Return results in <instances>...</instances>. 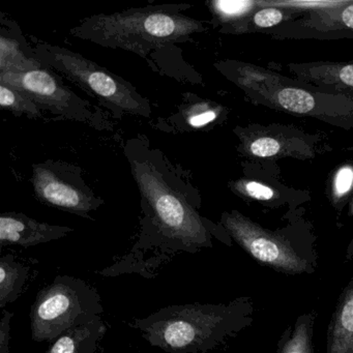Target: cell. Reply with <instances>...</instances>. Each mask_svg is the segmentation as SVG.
Returning <instances> with one entry per match:
<instances>
[{"label": "cell", "mask_w": 353, "mask_h": 353, "mask_svg": "<svg viewBox=\"0 0 353 353\" xmlns=\"http://www.w3.org/2000/svg\"><path fill=\"white\" fill-rule=\"evenodd\" d=\"M185 6L130 9L111 15H94L71 30L72 36L101 46L145 57L170 43H181L203 32L202 22L181 13Z\"/></svg>", "instance_id": "cell-2"}, {"label": "cell", "mask_w": 353, "mask_h": 353, "mask_svg": "<svg viewBox=\"0 0 353 353\" xmlns=\"http://www.w3.org/2000/svg\"><path fill=\"white\" fill-rule=\"evenodd\" d=\"M71 227L41 223L18 212H5L0 216V243L34 247L57 241L73 232Z\"/></svg>", "instance_id": "cell-10"}, {"label": "cell", "mask_w": 353, "mask_h": 353, "mask_svg": "<svg viewBox=\"0 0 353 353\" xmlns=\"http://www.w3.org/2000/svg\"><path fill=\"white\" fill-rule=\"evenodd\" d=\"M260 3L250 0H214L210 1V11L214 17L224 24L233 26L241 23L255 10Z\"/></svg>", "instance_id": "cell-18"}, {"label": "cell", "mask_w": 353, "mask_h": 353, "mask_svg": "<svg viewBox=\"0 0 353 353\" xmlns=\"http://www.w3.org/2000/svg\"><path fill=\"white\" fill-rule=\"evenodd\" d=\"M216 68L254 102L292 114L317 117L334 125L353 127V94L303 88L256 65L220 63Z\"/></svg>", "instance_id": "cell-3"}, {"label": "cell", "mask_w": 353, "mask_h": 353, "mask_svg": "<svg viewBox=\"0 0 353 353\" xmlns=\"http://www.w3.org/2000/svg\"><path fill=\"white\" fill-rule=\"evenodd\" d=\"M0 82L28 97L40 108L75 121L92 119L90 104L65 88L46 67L0 74Z\"/></svg>", "instance_id": "cell-9"}, {"label": "cell", "mask_w": 353, "mask_h": 353, "mask_svg": "<svg viewBox=\"0 0 353 353\" xmlns=\"http://www.w3.org/2000/svg\"><path fill=\"white\" fill-rule=\"evenodd\" d=\"M132 171L142 198L150 206L152 222L158 230V245H164L166 252L192 254L212 248V237L231 245L232 239L228 232H220L200 216L152 165L133 161Z\"/></svg>", "instance_id": "cell-4"}, {"label": "cell", "mask_w": 353, "mask_h": 353, "mask_svg": "<svg viewBox=\"0 0 353 353\" xmlns=\"http://www.w3.org/2000/svg\"><path fill=\"white\" fill-rule=\"evenodd\" d=\"M30 268L12 255L0 258V307L5 310L21 294Z\"/></svg>", "instance_id": "cell-16"}, {"label": "cell", "mask_w": 353, "mask_h": 353, "mask_svg": "<svg viewBox=\"0 0 353 353\" xmlns=\"http://www.w3.org/2000/svg\"><path fill=\"white\" fill-rule=\"evenodd\" d=\"M34 57H28L17 39L9 38L5 34L0 38V74L17 73L41 67Z\"/></svg>", "instance_id": "cell-17"}, {"label": "cell", "mask_w": 353, "mask_h": 353, "mask_svg": "<svg viewBox=\"0 0 353 353\" xmlns=\"http://www.w3.org/2000/svg\"><path fill=\"white\" fill-rule=\"evenodd\" d=\"M317 312L301 314L281 336L276 353H314V324Z\"/></svg>", "instance_id": "cell-15"}, {"label": "cell", "mask_w": 353, "mask_h": 353, "mask_svg": "<svg viewBox=\"0 0 353 353\" xmlns=\"http://www.w3.org/2000/svg\"><path fill=\"white\" fill-rule=\"evenodd\" d=\"M220 109L210 102H197L185 111V119L188 125L194 129H200L212 123L218 117Z\"/></svg>", "instance_id": "cell-23"}, {"label": "cell", "mask_w": 353, "mask_h": 353, "mask_svg": "<svg viewBox=\"0 0 353 353\" xmlns=\"http://www.w3.org/2000/svg\"><path fill=\"white\" fill-rule=\"evenodd\" d=\"M253 314L251 297L241 296L229 303L169 305L130 325L165 352L206 353L251 325Z\"/></svg>", "instance_id": "cell-1"}, {"label": "cell", "mask_w": 353, "mask_h": 353, "mask_svg": "<svg viewBox=\"0 0 353 353\" xmlns=\"http://www.w3.org/2000/svg\"><path fill=\"white\" fill-rule=\"evenodd\" d=\"M353 188V165L339 167L334 174L330 187V199L336 208L342 205Z\"/></svg>", "instance_id": "cell-20"}, {"label": "cell", "mask_w": 353, "mask_h": 353, "mask_svg": "<svg viewBox=\"0 0 353 353\" xmlns=\"http://www.w3.org/2000/svg\"><path fill=\"white\" fill-rule=\"evenodd\" d=\"M102 299L85 281L71 276H57L39 291L30 312L32 340L53 342L76 326L101 317Z\"/></svg>", "instance_id": "cell-6"}, {"label": "cell", "mask_w": 353, "mask_h": 353, "mask_svg": "<svg viewBox=\"0 0 353 353\" xmlns=\"http://www.w3.org/2000/svg\"><path fill=\"white\" fill-rule=\"evenodd\" d=\"M338 3V5H339ZM336 5V6H338ZM330 8V12H321L323 15H327V17L319 15L320 22L327 21V26H325V30H321L320 32H330L334 30L338 32L340 28L344 30H352L353 32V1L352 3H343V8ZM317 14V13H315Z\"/></svg>", "instance_id": "cell-21"}, {"label": "cell", "mask_w": 353, "mask_h": 353, "mask_svg": "<svg viewBox=\"0 0 353 353\" xmlns=\"http://www.w3.org/2000/svg\"><path fill=\"white\" fill-rule=\"evenodd\" d=\"M30 52L44 67L61 72L111 108L138 117L152 113L150 103L132 84L78 53L47 43H36Z\"/></svg>", "instance_id": "cell-7"}, {"label": "cell", "mask_w": 353, "mask_h": 353, "mask_svg": "<svg viewBox=\"0 0 353 353\" xmlns=\"http://www.w3.org/2000/svg\"><path fill=\"white\" fill-rule=\"evenodd\" d=\"M32 185L39 201L83 218L90 219V212L103 204L69 166L50 161L32 166Z\"/></svg>", "instance_id": "cell-8"}, {"label": "cell", "mask_w": 353, "mask_h": 353, "mask_svg": "<svg viewBox=\"0 0 353 353\" xmlns=\"http://www.w3.org/2000/svg\"><path fill=\"white\" fill-rule=\"evenodd\" d=\"M14 314L3 310L0 321V353H9L11 340V321Z\"/></svg>", "instance_id": "cell-25"}, {"label": "cell", "mask_w": 353, "mask_h": 353, "mask_svg": "<svg viewBox=\"0 0 353 353\" xmlns=\"http://www.w3.org/2000/svg\"><path fill=\"white\" fill-rule=\"evenodd\" d=\"M349 216H353V196L352 199H351L350 206H349ZM353 259V237L351 239L350 243H349L348 248H347L346 251V261L349 262Z\"/></svg>", "instance_id": "cell-26"}, {"label": "cell", "mask_w": 353, "mask_h": 353, "mask_svg": "<svg viewBox=\"0 0 353 353\" xmlns=\"http://www.w3.org/2000/svg\"><path fill=\"white\" fill-rule=\"evenodd\" d=\"M299 81L314 86H334L353 92V63H311L289 65Z\"/></svg>", "instance_id": "cell-12"}, {"label": "cell", "mask_w": 353, "mask_h": 353, "mask_svg": "<svg viewBox=\"0 0 353 353\" xmlns=\"http://www.w3.org/2000/svg\"><path fill=\"white\" fill-rule=\"evenodd\" d=\"M248 156L259 159L281 158V157H307L305 152L295 150L294 139L283 134L262 131L243 139L241 145Z\"/></svg>", "instance_id": "cell-14"}, {"label": "cell", "mask_w": 353, "mask_h": 353, "mask_svg": "<svg viewBox=\"0 0 353 353\" xmlns=\"http://www.w3.org/2000/svg\"><path fill=\"white\" fill-rule=\"evenodd\" d=\"M326 353H353V274L341 292L330 318Z\"/></svg>", "instance_id": "cell-11"}, {"label": "cell", "mask_w": 353, "mask_h": 353, "mask_svg": "<svg viewBox=\"0 0 353 353\" xmlns=\"http://www.w3.org/2000/svg\"><path fill=\"white\" fill-rule=\"evenodd\" d=\"M221 225L253 259L287 274H313L318 264L311 233L294 229L272 231L237 210L224 212Z\"/></svg>", "instance_id": "cell-5"}, {"label": "cell", "mask_w": 353, "mask_h": 353, "mask_svg": "<svg viewBox=\"0 0 353 353\" xmlns=\"http://www.w3.org/2000/svg\"><path fill=\"white\" fill-rule=\"evenodd\" d=\"M286 13L282 10L278 9L276 7H266L263 9L258 10L257 12L252 15L251 19L249 20L245 26H252L255 28H274V26L280 24L283 20L286 18ZM239 26L236 30H233V32H239L243 26Z\"/></svg>", "instance_id": "cell-24"}, {"label": "cell", "mask_w": 353, "mask_h": 353, "mask_svg": "<svg viewBox=\"0 0 353 353\" xmlns=\"http://www.w3.org/2000/svg\"><path fill=\"white\" fill-rule=\"evenodd\" d=\"M106 332L102 318H98L63 332L46 353H94Z\"/></svg>", "instance_id": "cell-13"}, {"label": "cell", "mask_w": 353, "mask_h": 353, "mask_svg": "<svg viewBox=\"0 0 353 353\" xmlns=\"http://www.w3.org/2000/svg\"><path fill=\"white\" fill-rule=\"evenodd\" d=\"M0 106L18 115H26L30 119L42 117V111L38 105L24 96L19 90L10 88L0 82Z\"/></svg>", "instance_id": "cell-19"}, {"label": "cell", "mask_w": 353, "mask_h": 353, "mask_svg": "<svg viewBox=\"0 0 353 353\" xmlns=\"http://www.w3.org/2000/svg\"><path fill=\"white\" fill-rule=\"evenodd\" d=\"M233 189L239 195L260 202L274 201L278 198L272 188L253 179H241L235 181Z\"/></svg>", "instance_id": "cell-22"}]
</instances>
